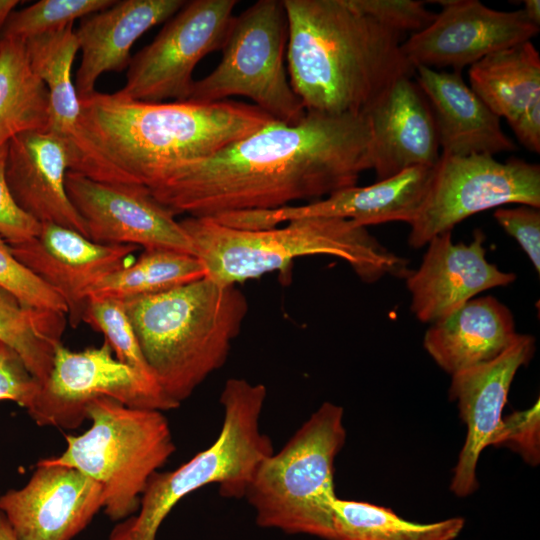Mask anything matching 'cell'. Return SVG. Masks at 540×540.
Returning a JSON list of instances; mask_svg holds the SVG:
<instances>
[{
    "instance_id": "cb8c5ba5",
    "label": "cell",
    "mask_w": 540,
    "mask_h": 540,
    "mask_svg": "<svg viewBox=\"0 0 540 540\" xmlns=\"http://www.w3.org/2000/svg\"><path fill=\"white\" fill-rule=\"evenodd\" d=\"M510 309L487 295L473 298L431 324L423 346L436 364L451 376L491 361L517 338Z\"/></svg>"
},
{
    "instance_id": "3957f363",
    "label": "cell",
    "mask_w": 540,
    "mask_h": 540,
    "mask_svg": "<svg viewBox=\"0 0 540 540\" xmlns=\"http://www.w3.org/2000/svg\"><path fill=\"white\" fill-rule=\"evenodd\" d=\"M287 72L306 112L364 114L396 80L414 76L403 35L352 0H283Z\"/></svg>"
},
{
    "instance_id": "f35d334b",
    "label": "cell",
    "mask_w": 540,
    "mask_h": 540,
    "mask_svg": "<svg viewBox=\"0 0 540 540\" xmlns=\"http://www.w3.org/2000/svg\"><path fill=\"white\" fill-rule=\"evenodd\" d=\"M518 141L529 151L540 152V97L534 99L510 125Z\"/></svg>"
},
{
    "instance_id": "d6986e66",
    "label": "cell",
    "mask_w": 540,
    "mask_h": 540,
    "mask_svg": "<svg viewBox=\"0 0 540 540\" xmlns=\"http://www.w3.org/2000/svg\"><path fill=\"white\" fill-rule=\"evenodd\" d=\"M454 243L451 231L433 237L421 265L406 278L411 311L423 323H434L486 290L508 286L516 275L486 259L485 234Z\"/></svg>"
},
{
    "instance_id": "b9f144b4",
    "label": "cell",
    "mask_w": 540,
    "mask_h": 540,
    "mask_svg": "<svg viewBox=\"0 0 540 540\" xmlns=\"http://www.w3.org/2000/svg\"><path fill=\"white\" fill-rule=\"evenodd\" d=\"M0 540H19L2 511H0Z\"/></svg>"
},
{
    "instance_id": "30bf717a",
    "label": "cell",
    "mask_w": 540,
    "mask_h": 540,
    "mask_svg": "<svg viewBox=\"0 0 540 540\" xmlns=\"http://www.w3.org/2000/svg\"><path fill=\"white\" fill-rule=\"evenodd\" d=\"M513 203L540 207L539 164L441 153L424 202L410 224L408 243L421 248L471 215Z\"/></svg>"
},
{
    "instance_id": "ba28073f",
    "label": "cell",
    "mask_w": 540,
    "mask_h": 540,
    "mask_svg": "<svg viewBox=\"0 0 540 540\" xmlns=\"http://www.w3.org/2000/svg\"><path fill=\"white\" fill-rule=\"evenodd\" d=\"M91 426L66 436V448L55 463L74 467L103 490L105 514L121 521L136 513L150 478L175 451L162 411L133 408L101 397L87 408Z\"/></svg>"
},
{
    "instance_id": "4dcf8cb0",
    "label": "cell",
    "mask_w": 540,
    "mask_h": 540,
    "mask_svg": "<svg viewBox=\"0 0 540 540\" xmlns=\"http://www.w3.org/2000/svg\"><path fill=\"white\" fill-rule=\"evenodd\" d=\"M115 0H41L15 11L0 30V39H22L54 32L74 24L78 18L99 12Z\"/></svg>"
},
{
    "instance_id": "8d00e7d4",
    "label": "cell",
    "mask_w": 540,
    "mask_h": 540,
    "mask_svg": "<svg viewBox=\"0 0 540 540\" xmlns=\"http://www.w3.org/2000/svg\"><path fill=\"white\" fill-rule=\"evenodd\" d=\"M498 224L512 236L540 272V211L528 205L498 208L493 214Z\"/></svg>"
},
{
    "instance_id": "d4e9b609",
    "label": "cell",
    "mask_w": 540,
    "mask_h": 540,
    "mask_svg": "<svg viewBox=\"0 0 540 540\" xmlns=\"http://www.w3.org/2000/svg\"><path fill=\"white\" fill-rule=\"evenodd\" d=\"M468 74L470 88L509 125L540 97V55L531 41L485 56Z\"/></svg>"
},
{
    "instance_id": "60d3db41",
    "label": "cell",
    "mask_w": 540,
    "mask_h": 540,
    "mask_svg": "<svg viewBox=\"0 0 540 540\" xmlns=\"http://www.w3.org/2000/svg\"><path fill=\"white\" fill-rule=\"evenodd\" d=\"M18 0H0V30L7 22L14 8L18 5Z\"/></svg>"
},
{
    "instance_id": "ffe728a7",
    "label": "cell",
    "mask_w": 540,
    "mask_h": 540,
    "mask_svg": "<svg viewBox=\"0 0 540 540\" xmlns=\"http://www.w3.org/2000/svg\"><path fill=\"white\" fill-rule=\"evenodd\" d=\"M364 114L371 129V169L377 181L437 164L441 153L434 117L412 77L396 80Z\"/></svg>"
},
{
    "instance_id": "603a6c76",
    "label": "cell",
    "mask_w": 540,
    "mask_h": 540,
    "mask_svg": "<svg viewBox=\"0 0 540 540\" xmlns=\"http://www.w3.org/2000/svg\"><path fill=\"white\" fill-rule=\"evenodd\" d=\"M183 0H121L81 19L75 30L81 63L74 83L79 99L95 91L105 72H121L131 61V48L155 25L167 21Z\"/></svg>"
},
{
    "instance_id": "d590c367",
    "label": "cell",
    "mask_w": 540,
    "mask_h": 540,
    "mask_svg": "<svg viewBox=\"0 0 540 540\" xmlns=\"http://www.w3.org/2000/svg\"><path fill=\"white\" fill-rule=\"evenodd\" d=\"M41 387L19 353L0 341V401H13L29 411Z\"/></svg>"
},
{
    "instance_id": "9c48e42d",
    "label": "cell",
    "mask_w": 540,
    "mask_h": 540,
    "mask_svg": "<svg viewBox=\"0 0 540 540\" xmlns=\"http://www.w3.org/2000/svg\"><path fill=\"white\" fill-rule=\"evenodd\" d=\"M288 21L283 0H259L235 16L218 65L195 80L188 100L251 99L274 120L296 124L306 110L286 66Z\"/></svg>"
},
{
    "instance_id": "484cf974",
    "label": "cell",
    "mask_w": 540,
    "mask_h": 540,
    "mask_svg": "<svg viewBox=\"0 0 540 540\" xmlns=\"http://www.w3.org/2000/svg\"><path fill=\"white\" fill-rule=\"evenodd\" d=\"M49 93L33 71L25 40L0 39V144L28 131H47Z\"/></svg>"
},
{
    "instance_id": "44dd1931",
    "label": "cell",
    "mask_w": 540,
    "mask_h": 540,
    "mask_svg": "<svg viewBox=\"0 0 540 540\" xmlns=\"http://www.w3.org/2000/svg\"><path fill=\"white\" fill-rule=\"evenodd\" d=\"M69 167L66 142L50 131L24 132L8 142L6 179L17 205L40 224H57L88 237L67 195Z\"/></svg>"
},
{
    "instance_id": "9a60e30c",
    "label": "cell",
    "mask_w": 540,
    "mask_h": 540,
    "mask_svg": "<svg viewBox=\"0 0 540 540\" xmlns=\"http://www.w3.org/2000/svg\"><path fill=\"white\" fill-rule=\"evenodd\" d=\"M103 506L99 483L49 458L37 462L23 487L0 495V511L19 540H72Z\"/></svg>"
},
{
    "instance_id": "f1b7e54d",
    "label": "cell",
    "mask_w": 540,
    "mask_h": 540,
    "mask_svg": "<svg viewBox=\"0 0 540 540\" xmlns=\"http://www.w3.org/2000/svg\"><path fill=\"white\" fill-rule=\"evenodd\" d=\"M464 525L462 517L414 523L388 508L337 497L333 505L332 540H454Z\"/></svg>"
},
{
    "instance_id": "52a82bcc",
    "label": "cell",
    "mask_w": 540,
    "mask_h": 540,
    "mask_svg": "<svg viewBox=\"0 0 540 540\" xmlns=\"http://www.w3.org/2000/svg\"><path fill=\"white\" fill-rule=\"evenodd\" d=\"M343 418L341 406L324 402L260 464L245 494L260 527L333 539L334 462L346 440Z\"/></svg>"
},
{
    "instance_id": "83f0119b",
    "label": "cell",
    "mask_w": 540,
    "mask_h": 540,
    "mask_svg": "<svg viewBox=\"0 0 540 540\" xmlns=\"http://www.w3.org/2000/svg\"><path fill=\"white\" fill-rule=\"evenodd\" d=\"M206 277L200 260L176 250L144 249L139 258L99 281L87 298L127 300L164 292Z\"/></svg>"
},
{
    "instance_id": "2e32d148",
    "label": "cell",
    "mask_w": 540,
    "mask_h": 540,
    "mask_svg": "<svg viewBox=\"0 0 540 540\" xmlns=\"http://www.w3.org/2000/svg\"><path fill=\"white\" fill-rule=\"evenodd\" d=\"M433 171L434 166L413 167L372 185L344 188L306 204L274 210L233 212L215 219L239 229L271 228L306 217L347 219L365 228L387 222L410 225L424 202Z\"/></svg>"
},
{
    "instance_id": "277c9868",
    "label": "cell",
    "mask_w": 540,
    "mask_h": 540,
    "mask_svg": "<svg viewBox=\"0 0 540 540\" xmlns=\"http://www.w3.org/2000/svg\"><path fill=\"white\" fill-rule=\"evenodd\" d=\"M123 304L152 375L178 406L224 365L248 312L236 285L208 277Z\"/></svg>"
},
{
    "instance_id": "8992f818",
    "label": "cell",
    "mask_w": 540,
    "mask_h": 540,
    "mask_svg": "<svg viewBox=\"0 0 540 540\" xmlns=\"http://www.w3.org/2000/svg\"><path fill=\"white\" fill-rule=\"evenodd\" d=\"M266 396L261 383L228 379L220 396L224 419L215 442L175 470L156 472L141 496L138 513L119 521L107 540H156L176 504L210 484H217L223 497H245L258 467L274 452L259 424Z\"/></svg>"
},
{
    "instance_id": "ac0fdd59",
    "label": "cell",
    "mask_w": 540,
    "mask_h": 540,
    "mask_svg": "<svg viewBox=\"0 0 540 540\" xmlns=\"http://www.w3.org/2000/svg\"><path fill=\"white\" fill-rule=\"evenodd\" d=\"M535 351V339L519 334L495 359L452 375L449 397L457 402L467 427L450 484L458 497L472 494L478 487L476 467L482 451L497 431L512 381L520 367L527 365Z\"/></svg>"
},
{
    "instance_id": "1f68e13d",
    "label": "cell",
    "mask_w": 540,
    "mask_h": 540,
    "mask_svg": "<svg viewBox=\"0 0 540 540\" xmlns=\"http://www.w3.org/2000/svg\"><path fill=\"white\" fill-rule=\"evenodd\" d=\"M82 322L104 335L119 361L155 380L143 357L123 301L88 298Z\"/></svg>"
},
{
    "instance_id": "8fae6325",
    "label": "cell",
    "mask_w": 540,
    "mask_h": 540,
    "mask_svg": "<svg viewBox=\"0 0 540 540\" xmlns=\"http://www.w3.org/2000/svg\"><path fill=\"white\" fill-rule=\"evenodd\" d=\"M101 397L162 412L179 407L154 379L119 361L104 341L81 351L60 344L50 374L27 412L40 426L75 429L87 419L88 405Z\"/></svg>"
},
{
    "instance_id": "836d02e7",
    "label": "cell",
    "mask_w": 540,
    "mask_h": 540,
    "mask_svg": "<svg viewBox=\"0 0 540 540\" xmlns=\"http://www.w3.org/2000/svg\"><path fill=\"white\" fill-rule=\"evenodd\" d=\"M489 446L509 448L518 453L527 464L538 465L540 462L539 400L529 409L517 411L502 418Z\"/></svg>"
},
{
    "instance_id": "7402d4cb",
    "label": "cell",
    "mask_w": 540,
    "mask_h": 540,
    "mask_svg": "<svg viewBox=\"0 0 540 540\" xmlns=\"http://www.w3.org/2000/svg\"><path fill=\"white\" fill-rule=\"evenodd\" d=\"M416 83L431 108L441 153L494 156L517 150L500 118L462 78V72L415 68Z\"/></svg>"
},
{
    "instance_id": "ab89813d",
    "label": "cell",
    "mask_w": 540,
    "mask_h": 540,
    "mask_svg": "<svg viewBox=\"0 0 540 540\" xmlns=\"http://www.w3.org/2000/svg\"><path fill=\"white\" fill-rule=\"evenodd\" d=\"M530 22L536 26H540V1L525 0L522 9Z\"/></svg>"
},
{
    "instance_id": "74e56055",
    "label": "cell",
    "mask_w": 540,
    "mask_h": 540,
    "mask_svg": "<svg viewBox=\"0 0 540 540\" xmlns=\"http://www.w3.org/2000/svg\"><path fill=\"white\" fill-rule=\"evenodd\" d=\"M8 143L0 144V236L7 243L27 240L40 231L41 224L15 202L6 179Z\"/></svg>"
},
{
    "instance_id": "7a4b0ae2",
    "label": "cell",
    "mask_w": 540,
    "mask_h": 540,
    "mask_svg": "<svg viewBox=\"0 0 540 540\" xmlns=\"http://www.w3.org/2000/svg\"><path fill=\"white\" fill-rule=\"evenodd\" d=\"M79 101L69 171L147 188L274 120L255 105L229 99L144 102L95 90Z\"/></svg>"
},
{
    "instance_id": "e575fe53",
    "label": "cell",
    "mask_w": 540,
    "mask_h": 540,
    "mask_svg": "<svg viewBox=\"0 0 540 540\" xmlns=\"http://www.w3.org/2000/svg\"><path fill=\"white\" fill-rule=\"evenodd\" d=\"M352 2L361 12L403 36L422 31L436 16V13L427 9L424 1L352 0Z\"/></svg>"
},
{
    "instance_id": "7c38bea8",
    "label": "cell",
    "mask_w": 540,
    "mask_h": 540,
    "mask_svg": "<svg viewBox=\"0 0 540 540\" xmlns=\"http://www.w3.org/2000/svg\"><path fill=\"white\" fill-rule=\"evenodd\" d=\"M236 0L186 1L130 61L118 92L144 102L185 101L193 71L206 55L221 50L233 22Z\"/></svg>"
},
{
    "instance_id": "4fadbf2b",
    "label": "cell",
    "mask_w": 540,
    "mask_h": 540,
    "mask_svg": "<svg viewBox=\"0 0 540 540\" xmlns=\"http://www.w3.org/2000/svg\"><path fill=\"white\" fill-rule=\"evenodd\" d=\"M65 187L92 241L193 254L180 220L147 187L96 181L72 171Z\"/></svg>"
},
{
    "instance_id": "5b68a950",
    "label": "cell",
    "mask_w": 540,
    "mask_h": 540,
    "mask_svg": "<svg viewBox=\"0 0 540 540\" xmlns=\"http://www.w3.org/2000/svg\"><path fill=\"white\" fill-rule=\"evenodd\" d=\"M265 229H239L212 217H186L180 224L206 277L237 285L282 271L300 257L333 256L345 261L365 283L386 275L407 278L408 260L396 255L365 227L351 220L306 217Z\"/></svg>"
},
{
    "instance_id": "f546056e",
    "label": "cell",
    "mask_w": 540,
    "mask_h": 540,
    "mask_svg": "<svg viewBox=\"0 0 540 540\" xmlns=\"http://www.w3.org/2000/svg\"><path fill=\"white\" fill-rule=\"evenodd\" d=\"M67 325L65 313L27 307L0 289V341L15 349L43 384Z\"/></svg>"
},
{
    "instance_id": "5bb4252c",
    "label": "cell",
    "mask_w": 540,
    "mask_h": 540,
    "mask_svg": "<svg viewBox=\"0 0 540 540\" xmlns=\"http://www.w3.org/2000/svg\"><path fill=\"white\" fill-rule=\"evenodd\" d=\"M436 2L442 10L432 23L401 44L414 68L451 67L462 72L491 53L531 41L539 32L522 9L499 11L477 0Z\"/></svg>"
},
{
    "instance_id": "6da1fadb",
    "label": "cell",
    "mask_w": 540,
    "mask_h": 540,
    "mask_svg": "<svg viewBox=\"0 0 540 540\" xmlns=\"http://www.w3.org/2000/svg\"><path fill=\"white\" fill-rule=\"evenodd\" d=\"M365 114L306 112L296 124L273 120L217 153L167 172L148 188L177 214L217 217L316 201L355 186L371 169Z\"/></svg>"
},
{
    "instance_id": "4316f807",
    "label": "cell",
    "mask_w": 540,
    "mask_h": 540,
    "mask_svg": "<svg viewBox=\"0 0 540 540\" xmlns=\"http://www.w3.org/2000/svg\"><path fill=\"white\" fill-rule=\"evenodd\" d=\"M33 71L49 93L48 130L67 146L74 140L80 116V101L72 81V65L79 50L73 24L25 40Z\"/></svg>"
},
{
    "instance_id": "d6a6232c",
    "label": "cell",
    "mask_w": 540,
    "mask_h": 540,
    "mask_svg": "<svg viewBox=\"0 0 540 540\" xmlns=\"http://www.w3.org/2000/svg\"><path fill=\"white\" fill-rule=\"evenodd\" d=\"M0 289L8 292L27 307L67 314L64 300L16 259L1 236Z\"/></svg>"
},
{
    "instance_id": "e0dca14e",
    "label": "cell",
    "mask_w": 540,
    "mask_h": 540,
    "mask_svg": "<svg viewBox=\"0 0 540 540\" xmlns=\"http://www.w3.org/2000/svg\"><path fill=\"white\" fill-rule=\"evenodd\" d=\"M7 244L18 261L64 300L72 328L82 322L91 286L126 266L129 256L139 248L99 244L53 223L41 224L39 233L27 240Z\"/></svg>"
}]
</instances>
